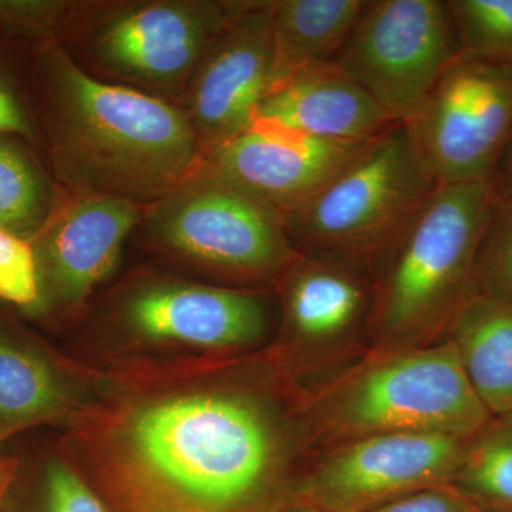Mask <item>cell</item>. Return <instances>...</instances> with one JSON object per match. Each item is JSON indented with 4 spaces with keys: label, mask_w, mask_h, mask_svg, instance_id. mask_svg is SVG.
<instances>
[{
    "label": "cell",
    "mask_w": 512,
    "mask_h": 512,
    "mask_svg": "<svg viewBox=\"0 0 512 512\" xmlns=\"http://www.w3.org/2000/svg\"><path fill=\"white\" fill-rule=\"evenodd\" d=\"M271 312L261 292L140 272L96 313L107 359L232 356L266 348Z\"/></svg>",
    "instance_id": "8992f818"
},
{
    "label": "cell",
    "mask_w": 512,
    "mask_h": 512,
    "mask_svg": "<svg viewBox=\"0 0 512 512\" xmlns=\"http://www.w3.org/2000/svg\"><path fill=\"white\" fill-rule=\"evenodd\" d=\"M33 80L49 156L70 194L148 205L200 164L183 107L94 76L62 40L37 43Z\"/></svg>",
    "instance_id": "7a4b0ae2"
},
{
    "label": "cell",
    "mask_w": 512,
    "mask_h": 512,
    "mask_svg": "<svg viewBox=\"0 0 512 512\" xmlns=\"http://www.w3.org/2000/svg\"><path fill=\"white\" fill-rule=\"evenodd\" d=\"M285 512H326V511L320 510V508L315 507V505L298 503L296 505H293V507L289 508V510H286Z\"/></svg>",
    "instance_id": "4dcf8cb0"
},
{
    "label": "cell",
    "mask_w": 512,
    "mask_h": 512,
    "mask_svg": "<svg viewBox=\"0 0 512 512\" xmlns=\"http://www.w3.org/2000/svg\"><path fill=\"white\" fill-rule=\"evenodd\" d=\"M494 207L493 181L437 187L373 278L376 352L423 348L446 336L473 295L477 252Z\"/></svg>",
    "instance_id": "3957f363"
},
{
    "label": "cell",
    "mask_w": 512,
    "mask_h": 512,
    "mask_svg": "<svg viewBox=\"0 0 512 512\" xmlns=\"http://www.w3.org/2000/svg\"><path fill=\"white\" fill-rule=\"evenodd\" d=\"M365 6L366 0H271V84L335 62Z\"/></svg>",
    "instance_id": "d6986e66"
},
{
    "label": "cell",
    "mask_w": 512,
    "mask_h": 512,
    "mask_svg": "<svg viewBox=\"0 0 512 512\" xmlns=\"http://www.w3.org/2000/svg\"><path fill=\"white\" fill-rule=\"evenodd\" d=\"M235 8L237 2L144 0L114 3L90 15L89 6H82L72 30L97 77L103 73L111 83L174 103L185 99Z\"/></svg>",
    "instance_id": "ba28073f"
},
{
    "label": "cell",
    "mask_w": 512,
    "mask_h": 512,
    "mask_svg": "<svg viewBox=\"0 0 512 512\" xmlns=\"http://www.w3.org/2000/svg\"><path fill=\"white\" fill-rule=\"evenodd\" d=\"M80 3L62 0H0V28L39 42L59 39L72 29Z\"/></svg>",
    "instance_id": "d4e9b609"
},
{
    "label": "cell",
    "mask_w": 512,
    "mask_h": 512,
    "mask_svg": "<svg viewBox=\"0 0 512 512\" xmlns=\"http://www.w3.org/2000/svg\"><path fill=\"white\" fill-rule=\"evenodd\" d=\"M473 295L512 303V197L495 202L477 252Z\"/></svg>",
    "instance_id": "cb8c5ba5"
},
{
    "label": "cell",
    "mask_w": 512,
    "mask_h": 512,
    "mask_svg": "<svg viewBox=\"0 0 512 512\" xmlns=\"http://www.w3.org/2000/svg\"><path fill=\"white\" fill-rule=\"evenodd\" d=\"M467 443L446 434L384 433L336 444L306 470L299 503L326 512H369L451 484Z\"/></svg>",
    "instance_id": "8fae6325"
},
{
    "label": "cell",
    "mask_w": 512,
    "mask_h": 512,
    "mask_svg": "<svg viewBox=\"0 0 512 512\" xmlns=\"http://www.w3.org/2000/svg\"><path fill=\"white\" fill-rule=\"evenodd\" d=\"M366 144L333 143L254 116L235 136L205 151L200 165L286 215L318 195Z\"/></svg>",
    "instance_id": "5bb4252c"
},
{
    "label": "cell",
    "mask_w": 512,
    "mask_h": 512,
    "mask_svg": "<svg viewBox=\"0 0 512 512\" xmlns=\"http://www.w3.org/2000/svg\"><path fill=\"white\" fill-rule=\"evenodd\" d=\"M446 335L485 409L512 423V303L471 295Z\"/></svg>",
    "instance_id": "ac0fdd59"
},
{
    "label": "cell",
    "mask_w": 512,
    "mask_h": 512,
    "mask_svg": "<svg viewBox=\"0 0 512 512\" xmlns=\"http://www.w3.org/2000/svg\"><path fill=\"white\" fill-rule=\"evenodd\" d=\"M60 454L111 512H285L313 443L271 349L92 365Z\"/></svg>",
    "instance_id": "6da1fadb"
},
{
    "label": "cell",
    "mask_w": 512,
    "mask_h": 512,
    "mask_svg": "<svg viewBox=\"0 0 512 512\" xmlns=\"http://www.w3.org/2000/svg\"><path fill=\"white\" fill-rule=\"evenodd\" d=\"M454 485L443 484L382 505L369 512H480Z\"/></svg>",
    "instance_id": "4316f807"
},
{
    "label": "cell",
    "mask_w": 512,
    "mask_h": 512,
    "mask_svg": "<svg viewBox=\"0 0 512 512\" xmlns=\"http://www.w3.org/2000/svg\"><path fill=\"white\" fill-rule=\"evenodd\" d=\"M460 52L512 62V0H447Z\"/></svg>",
    "instance_id": "603a6c76"
},
{
    "label": "cell",
    "mask_w": 512,
    "mask_h": 512,
    "mask_svg": "<svg viewBox=\"0 0 512 512\" xmlns=\"http://www.w3.org/2000/svg\"><path fill=\"white\" fill-rule=\"evenodd\" d=\"M141 222L168 255L231 288L275 286L298 256L281 211L200 164Z\"/></svg>",
    "instance_id": "52a82bcc"
},
{
    "label": "cell",
    "mask_w": 512,
    "mask_h": 512,
    "mask_svg": "<svg viewBox=\"0 0 512 512\" xmlns=\"http://www.w3.org/2000/svg\"><path fill=\"white\" fill-rule=\"evenodd\" d=\"M460 55L447 0H366L335 62L394 123H410Z\"/></svg>",
    "instance_id": "9c48e42d"
},
{
    "label": "cell",
    "mask_w": 512,
    "mask_h": 512,
    "mask_svg": "<svg viewBox=\"0 0 512 512\" xmlns=\"http://www.w3.org/2000/svg\"><path fill=\"white\" fill-rule=\"evenodd\" d=\"M92 380V365L0 323V444L23 430L66 426L89 397Z\"/></svg>",
    "instance_id": "2e32d148"
},
{
    "label": "cell",
    "mask_w": 512,
    "mask_h": 512,
    "mask_svg": "<svg viewBox=\"0 0 512 512\" xmlns=\"http://www.w3.org/2000/svg\"><path fill=\"white\" fill-rule=\"evenodd\" d=\"M255 116L340 144H365L394 121L336 62L313 64L271 84Z\"/></svg>",
    "instance_id": "e0dca14e"
},
{
    "label": "cell",
    "mask_w": 512,
    "mask_h": 512,
    "mask_svg": "<svg viewBox=\"0 0 512 512\" xmlns=\"http://www.w3.org/2000/svg\"><path fill=\"white\" fill-rule=\"evenodd\" d=\"M146 205L116 197L73 195L56 204L30 239L35 255L37 303L32 313L74 318L106 281Z\"/></svg>",
    "instance_id": "7c38bea8"
},
{
    "label": "cell",
    "mask_w": 512,
    "mask_h": 512,
    "mask_svg": "<svg viewBox=\"0 0 512 512\" xmlns=\"http://www.w3.org/2000/svg\"><path fill=\"white\" fill-rule=\"evenodd\" d=\"M271 0H239L185 94L201 156L254 119L272 80Z\"/></svg>",
    "instance_id": "9a60e30c"
},
{
    "label": "cell",
    "mask_w": 512,
    "mask_h": 512,
    "mask_svg": "<svg viewBox=\"0 0 512 512\" xmlns=\"http://www.w3.org/2000/svg\"><path fill=\"white\" fill-rule=\"evenodd\" d=\"M495 202L512 197V133L494 175Z\"/></svg>",
    "instance_id": "f1b7e54d"
},
{
    "label": "cell",
    "mask_w": 512,
    "mask_h": 512,
    "mask_svg": "<svg viewBox=\"0 0 512 512\" xmlns=\"http://www.w3.org/2000/svg\"><path fill=\"white\" fill-rule=\"evenodd\" d=\"M56 204L55 191L35 160L0 137V228L30 241Z\"/></svg>",
    "instance_id": "44dd1931"
},
{
    "label": "cell",
    "mask_w": 512,
    "mask_h": 512,
    "mask_svg": "<svg viewBox=\"0 0 512 512\" xmlns=\"http://www.w3.org/2000/svg\"><path fill=\"white\" fill-rule=\"evenodd\" d=\"M0 301L32 312L37 303V275L32 245L0 228Z\"/></svg>",
    "instance_id": "484cf974"
},
{
    "label": "cell",
    "mask_w": 512,
    "mask_h": 512,
    "mask_svg": "<svg viewBox=\"0 0 512 512\" xmlns=\"http://www.w3.org/2000/svg\"><path fill=\"white\" fill-rule=\"evenodd\" d=\"M2 512H111L66 458L46 457L28 480L18 471L3 501Z\"/></svg>",
    "instance_id": "7402d4cb"
},
{
    "label": "cell",
    "mask_w": 512,
    "mask_h": 512,
    "mask_svg": "<svg viewBox=\"0 0 512 512\" xmlns=\"http://www.w3.org/2000/svg\"><path fill=\"white\" fill-rule=\"evenodd\" d=\"M406 124L366 144L318 195L284 215L298 254L332 259L375 278L433 192Z\"/></svg>",
    "instance_id": "5b68a950"
},
{
    "label": "cell",
    "mask_w": 512,
    "mask_h": 512,
    "mask_svg": "<svg viewBox=\"0 0 512 512\" xmlns=\"http://www.w3.org/2000/svg\"><path fill=\"white\" fill-rule=\"evenodd\" d=\"M275 288L281 323L269 349L303 390L308 369L370 333L375 284L353 266L298 254Z\"/></svg>",
    "instance_id": "4fadbf2b"
},
{
    "label": "cell",
    "mask_w": 512,
    "mask_h": 512,
    "mask_svg": "<svg viewBox=\"0 0 512 512\" xmlns=\"http://www.w3.org/2000/svg\"><path fill=\"white\" fill-rule=\"evenodd\" d=\"M15 136L33 140L35 131L29 117L20 106L18 97L13 94L8 84L0 77V137Z\"/></svg>",
    "instance_id": "83f0119b"
},
{
    "label": "cell",
    "mask_w": 512,
    "mask_h": 512,
    "mask_svg": "<svg viewBox=\"0 0 512 512\" xmlns=\"http://www.w3.org/2000/svg\"><path fill=\"white\" fill-rule=\"evenodd\" d=\"M451 485L478 510L512 512V423L491 420L466 450Z\"/></svg>",
    "instance_id": "ffe728a7"
},
{
    "label": "cell",
    "mask_w": 512,
    "mask_h": 512,
    "mask_svg": "<svg viewBox=\"0 0 512 512\" xmlns=\"http://www.w3.org/2000/svg\"><path fill=\"white\" fill-rule=\"evenodd\" d=\"M480 512H485V511H480Z\"/></svg>",
    "instance_id": "1f68e13d"
},
{
    "label": "cell",
    "mask_w": 512,
    "mask_h": 512,
    "mask_svg": "<svg viewBox=\"0 0 512 512\" xmlns=\"http://www.w3.org/2000/svg\"><path fill=\"white\" fill-rule=\"evenodd\" d=\"M18 468V463H15V461L0 458V512H2L3 501H5L6 494H8L10 484H12Z\"/></svg>",
    "instance_id": "f546056e"
},
{
    "label": "cell",
    "mask_w": 512,
    "mask_h": 512,
    "mask_svg": "<svg viewBox=\"0 0 512 512\" xmlns=\"http://www.w3.org/2000/svg\"><path fill=\"white\" fill-rule=\"evenodd\" d=\"M305 409L313 441L335 444L384 433L471 440L493 420L447 335L423 348L375 352L306 396Z\"/></svg>",
    "instance_id": "277c9868"
},
{
    "label": "cell",
    "mask_w": 512,
    "mask_h": 512,
    "mask_svg": "<svg viewBox=\"0 0 512 512\" xmlns=\"http://www.w3.org/2000/svg\"><path fill=\"white\" fill-rule=\"evenodd\" d=\"M406 126L439 187L490 183L512 133V62L460 52Z\"/></svg>",
    "instance_id": "30bf717a"
}]
</instances>
